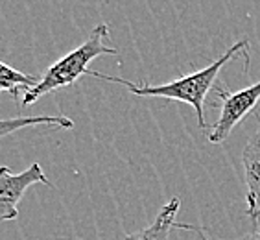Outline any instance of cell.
Wrapping results in <instances>:
<instances>
[{
	"label": "cell",
	"mask_w": 260,
	"mask_h": 240,
	"mask_svg": "<svg viewBox=\"0 0 260 240\" xmlns=\"http://www.w3.org/2000/svg\"><path fill=\"white\" fill-rule=\"evenodd\" d=\"M247 46L249 41L242 39L238 43L231 46L225 54H221L218 59H214L210 65L205 69H200L192 72V74L181 76L175 80L162 83V85H137L131 81L124 80V78H115V76H107L98 70H89V76L100 78V80L113 81V83H120L125 89L129 91L131 95L135 96H148V98H166V100H175V102H185V104L192 105L198 115V124L200 128H205V98L209 95V91L216 85L218 74L220 70L229 63L231 59H235L236 55H247Z\"/></svg>",
	"instance_id": "6da1fadb"
},
{
	"label": "cell",
	"mask_w": 260,
	"mask_h": 240,
	"mask_svg": "<svg viewBox=\"0 0 260 240\" xmlns=\"http://www.w3.org/2000/svg\"><path fill=\"white\" fill-rule=\"evenodd\" d=\"M109 35V28L107 24H98L94 30L90 32L80 46H76L74 50L69 52L65 57H61L46 69V72L41 76L39 85L28 91L22 98V107L31 105L37 102L41 96L48 95L52 91L59 89V87H69L72 83L80 80V76L89 74V65L96 57L100 55H116L118 50L105 46V37Z\"/></svg>",
	"instance_id": "7a4b0ae2"
},
{
	"label": "cell",
	"mask_w": 260,
	"mask_h": 240,
	"mask_svg": "<svg viewBox=\"0 0 260 240\" xmlns=\"http://www.w3.org/2000/svg\"><path fill=\"white\" fill-rule=\"evenodd\" d=\"M216 96L221 102L220 105V116L214 124L207 130V139L212 144H220L227 137L231 135V131L235 130L236 126L240 124L242 118L247 116L251 111L255 109L260 102V81L253 83V85L245 87L240 91H231L223 89V87L216 85Z\"/></svg>",
	"instance_id": "3957f363"
},
{
	"label": "cell",
	"mask_w": 260,
	"mask_h": 240,
	"mask_svg": "<svg viewBox=\"0 0 260 240\" xmlns=\"http://www.w3.org/2000/svg\"><path fill=\"white\" fill-rule=\"evenodd\" d=\"M37 183L52 187L39 163H34L20 174H11L8 166H2L0 168V220H15L19 216V201L22 200L26 189Z\"/></svg>",
	"instance_id": "277c9868"
},
{
	"label": "cell",
	"mask_w": 260,
	"mask_h": 240,
	"mask_svg": "<svg viewBox=\"0 0 260 240\" xmlns=\"http://www.w3.org/2000/svg\"><path fill=\"white\" fill-rule=\"evenodd\" d=\"M242 166H244L247 216L256 222L260 218V124L245 142L242 152Z\"/></svg>",
	"instance_id": "5b68a950"
},
{
	"label": "cell",
	"mask_w": 260,
	"mask_h": 240,
	"mask_svg": "<svg viewBox=\"0 0 260 240\" xmlns=\"http://www.w3.org/2000/svg\"><path fill=\"white\" fill-rule=\"evenodd\" d=\"M181 207L179 198H172L162 209L159 211V215L153 222H151L146 229L137 231L133 235H125L124 240H168L170 238L172 229L175 227V216Z\"/></svg>",
	"instance_id": "8992f818"
},
{
	"label": "cell",
	"mask_w": 260,
	"mask_h": 240,
	"mask_svg": "<svg viewBox=\"0 0 260 240\" xmlns=\"http://www.w3.org/2000/svg\"><path fill=\"white\" fill-rule=\"evenodd\" d=\"M41 78L31 74H24L17 69H11L8 63H0V89L10 93L13 98H19L20 93H28L39 85Z\"/></svg>",
	"instance_id": "52a82bcc"
},
{
	"label": "cell",
	"mask_w": 260,
	"mask_h": 240,
	"mask_svg": "<svg viewBox=\"0 0 260 240\" xmlns=\"http://www.w3.org/2000/svg\"><path fill=\"white\" fill-rule=\"evenodd\" d=\"M37 124H54L59 128H72L74 122L69 116H20V118H6L0 122V135L8 137L11 131H17L24 126H37Z\"/></svg>",
	"instance_id": "ba28073f"
},
{
	"label": "cell",
	"mask_w": 260,
	"mask_h": 240,
	"mask_svg": "<svg viewBox=\"0 0 260 240\" xmlns=\"http://www.w3.org/2000/svg\"><path fill=\"white\" fill-rule=\"evenodd\" d=\"M238 240H260V227L255 231H251V233H247V235L240 236Z\"/></svg>",
	"instance_id": "9c48e42d"
}]
</instances>
